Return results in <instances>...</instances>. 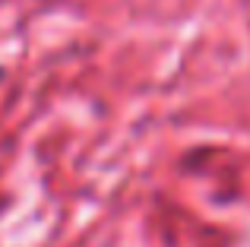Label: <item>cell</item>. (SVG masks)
Instances as JSON below:
<instances>
[{
	"label": "cell",
	"mask_w": 250,
	"mask_h": 247,
	"mask_svg": "<svg viewBox=\"0 0 250 247\" xmlns=\"http://www.w3.org/2000/svg\"><path fill=\"white\" fill-rule=\"evenodd\" d=\"M0 76H3V70H0Z\"/></svg>",
	"instance_id": "1"
}]
</instances>
